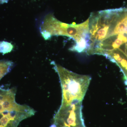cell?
Here are the masks:
<instances>
[{
    "instance_id": "277c9868",
    "label": "cell",
    "mask_w": 127,
    "mask_h": 127,
    "mask_svg": "<svg viewBox=\"0 0 127 127\" xmlns=\"http://www.w3.org/2000/svg\"><path fill=\"white\" fill-rule=\"evenodd\" d=\"M50 127H86L81 109L72 108L55 114Z\"/></svg>"
},
{
    "instance_id": "ba28073f",
    "label": "cell",
    "mask_w": 127,
    "mask_h": 127,
    "mask_svg": "<svg viewBox=\"0 0 127 127\" xmlns=\"http://www.w3.org/2000/svg\"><path fill=\"white\" fill-rule=\"evenodd\" d=\"M9 0H2V3H5V2H6L8 1Z\"/></svg>"
},
{
    "instance_id": "52a82bcc",
    "label": "cell",
    "mask_w": 127,
    "mask_h": 127,
    "mask_svg": "<svg viewBox=\"0 0 127 127\" xmlns=\"http://www.w3.org/2000/svg\"><path fill=\"white\" fill-rule=\"evenodd\" d=\"M118 50L122 51L124 53L127 58V42L123 45L120 48L118 49Z\"/></svg>"
},
{
    "instance_id": "5b68a950",
    "label": "cell",
    "mask_w": 127,
    "mask_h": 127,
    "mask_svg": "<svg viewBox=\"0 0 127 127\" xmlns=\"http://www.w3.org/2000/svg\"><path fill=\"white\" fill-rule=\"evenodd\" d=\"M14 66V63L8 60L0 61V79L11 71Z\"/></svg>"
},
{
    "instance_id": "8992f818",
    "label": "cell",
    "mask_w": 127,
    "mask_h": 127,
    "mask_svg": "<svg viewBox=\"0 0 127 127\" xmlns=\"http://www.w3.org/2000/svg\"><path fill=\"white\" fill-rule=\"evenodd\" d=\"M14 46L10 42L5 41L0 42V53L3 55L9 53L13 50Z\"/></svg>"
},
{
    "instance_id": "3957f363",
    "label": "cell",
    "mask_w": 127,
    "mask_h": 127,
    "mask_svg": "<svg viewBox=\"0 0 127 127\" xmlns=\"http://www.w3.org/2000/svg\"><path fill=\"white\" fill-rule=\"evenodd\" d=\"M117 14V9H108L91 13L89 18L90 35L86 53H91L100 42L110 36Z\"/></svg>"
},
{
    "instance_id": "6da1fadb",
    "label": "cell",
    "mask_w": 127,
    "mask_h": 127,
    "mask_svg": "<svg viewBox=\"0 0 127 127\" xmlns=\"http://www.w3.org/2000/svg\"><path fill=\"white\" fill-rule=\"evenodd\" d=\"M51 64L61 82L62 92L61 104H69L73 100L82 102L90 84L91 77L72 72L54 62Z\"/></svg>"
},
{
    "instance_id": "7a4b0ae2",
    "label": "cell",
    "mask_w": 127,
    "mask_h": 127,
    "mask_svg": "<svg viewBox=\"0 0 127 127\" xmlns=\"http://www.w3.org/2000/svg\"><path fill=\"white\" fill-rule=\"evenodd\" d=\"M89 21L88 19L81 24L70 25L58 20L52 14H48L42 21L40 32L45 40L50 39L53 36H64L72 38L76 44L83 41L90 40Z\"/></svg>"
},
{
    "instance_id": "9c48e42d",
    "label": "cell",
    "mask_w": 127,
    "mask_h": 127,
    "mask_svg": "<svg viewBox=\"0 0 127 127\" xmlns=\"http://www.w3.org/2000/svg\"><path fill=\"white\" fill-rule=\"evenodd\" d=\"M0 4H2V0H0Z\"/></svg>"
}]
</instances>
